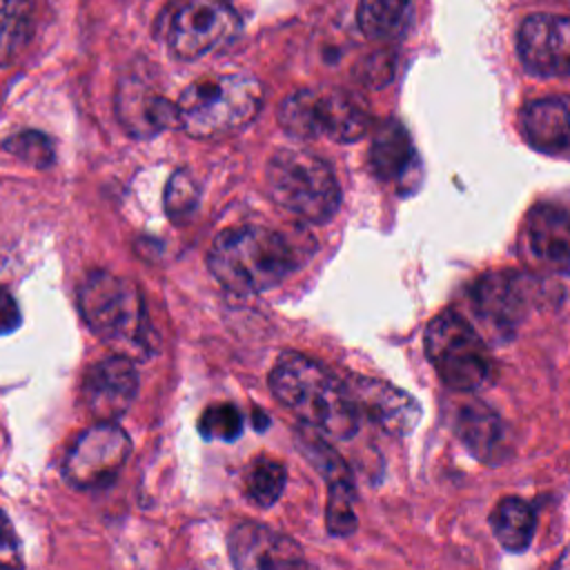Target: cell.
<instances>
[{
	"mask_svg": "<svg viewBox=\"0 0 570 570\" xmlns=\"http://www.w3.org/2000/svg\"><path fill=\"white\" fill-rule=\"evenodd\" d=\"M129 454V434L116 421H98L69 448L62 461V476L78 490H98L118 476Z\"/></svg>",
	"mask_w": 570,
	"mask_h": 570,
	"instance_id": "ba28073f",
	"label": "cell"
},
{
	"mask_svg": "<svg viewBox=\"0 0 570 570\" xmlns=\"http://www.w3.org/2000/svg\"><path fill=\"white\" fill-rule=\"evenodd\" d=\"M285 481H287V474L278 461L258 456L249 465L247 476H245L247 497L252 503H256L261 508H269L281 499V494L285 490Z\"/></svg>",
	"mask_w": 570,
	"mask_h": 570,
	"instance_id": "603a6c76",
	"label": "cell"
},
{
	"mask_svg": "<svg viewBox=\"0 0 570 570\" xmlns=\"http://www.w3.org/2000/svg\"><path fill=\"white\" fill-rule=\"evenodd\" d=\"M269 198L285 212L307 220L327 223L341 205V187L332 167L301 147L272 154L265 169Z\"/></svg>",
	"mask_w": 570,
	"mask_h": 570,
	"instance_id": "277c9868",
	"label": "cell"
},
{
	"mask_svg": "<svg viewBox=\"0 0 570 570\" xmlns=\"http://www.w3.org/2000/svg\"><path fill=\"white\" fill-rule=\"evenodd\" d=\"M456 434L468 452L488 465L501 463L510 452V439L501 416L481 401H472L459 410Z\"/></svg>",
	"mask_w": 570,
	"mask_h": 570,
	"instance_id": "e0dca14e",
	"label": "cell"
},
{
	"mask_svg": "<svg viewBox=\"0 0 570 570\" xmlns=\"http://www.w3.org/2000/svg\"><path fill=\"white\" fill-rule=\"evenodd\" d=\"M9 154H13L16 158L33 165V167H49L56 158V149L53 142L49 140V136H45L42 131L36 129H24L13 134L11 138L4 140L2 145Z\"/></svg>",
	"mask_w": 570,
	"mask_h": 570,
	"instance_id": "484cf974",
	"label": "cell"
},
{
	"mask_svg": "<svg viewBox=\"0 0 570 570\" xmlns=\"http://www.w3.org/2000/svg\"><path fill=\"white\" fill-rule=\"evenodd\" d=\"M227 550L236 570H307L298 543L263 523H238L229 532Z\"/></svg>",
	"mask_w": 570,
	"mask_h": 570,
	"instance_id": "7c38bea8",
	"label": "cell"
},
{
	"mask_svg": "<svg viewBox=\"0 0 570 570\" xmlns=\"http://www.w3.org/2000/svg\"><path fill=\"white\" fill-rule=\"evenodd\" d=\"M263 107V87L247 73H220L191 82L178 98V127L198 140L243 131Z\"/></svg>",
	"mask_w": 570,
	"mask_h": 570,
	"instance_id": "3957f363",
	"label": "cell"
},
{
	"mask_svg": "<svg viewBox=\"0 0 570 570\" xmlns=\"http://www.w3.org/2000/svg\"><path fill=\"white\" fill-rule=\"evenodd\" d=\"M298 445L309 456V461L318 468V472H323L327 481L338 476H350V470L343 463V459L323 439H314V434L305 432V434H298Z\"/></svg>",
	"mask_w": 570,
	"mask_h": 570,
	"instance_id": "83f0119b",
	"label": "cell"
},
{
	"mask_svg": "<svg viewBox=\"0 0 570 570\" xmlns=\"http://www.w3.org/2000/svg\"><path fill=\"white\" fill-rule=\"evenodd\" d=\"M327 508H325V525L334 537H350L356 530V512H354V488L352 476H338L327 481Z\"/></svg>",
	"mask_w": 570,
	"mask_h": 570,
	"instance_id": "cb8c5ba5",
	"label": "cell"
},
{
	"mask_svg": "<svg viewBox=\"0 0 570 570\" xmlns=\"http://www.w3.org/2000/svg\"><path fill=\"white\" fill-rule=\"evenodd\" d=\"M541 294L534 276L514 269L483 274L470 292L476 316L492 330L508 334L517 330Z\"/></svg>",
	"mask_w": 570,
	"mask_h": 570,
	"instance_id": "30bf717a",
	"label": "cell"
},
{
	"mask_svg": "<svg viewBox=\"0 0 570 570\" xmlns=\"http://www.w3.org/2000/svg\"><path fill=\"white\" fill-rule=\"evenodd\" d=\"M138 392V372L127 354H114L94 363L80 385V401L98 421L120 419Z\"/></svg>",
	"mask_w": 570,
	"mask_h": 570,
	"instance_id": "4fadbf2b",
	"label": "cell"
},
{
	"mask_svg": "<svg viewBox=\"0 0 570 570\" xmlns=\"http://www.w3.org/2000/svg\"><path fill=\"white\" fill-rule=\"evenodd\" d=\"M281 127L294 138L352 142L367 134L372 120L358 98L338 89H301L278 107Z\"/></svg>",
	"mask_w": 570,
	"mask_h": 570,
	"instance_id": "52a82bcc",
	"label": "cell"
},
{
	"mask_svg": "<svg viewBox=\"0 0 570 570\" xmlns=\"http://www.w3.org/2000/svg\"><path fill=\"white\" fill-rule=\"evenodd\" d=\"M22 548L9 517L0 510V570H22Z\"/></svg>",
	"mask_w": 570,
	"mask_h": 570,
	"instance_id": "f1b7e54d",
	"label": "cell"
},
{
	"mask_svg": "<svg viewBox=\"0 0 570 570\" xmlns=\"http://www.w3.org/2000/svg\"><path fill=\"white\" fill-rule=\"evenodd\" d=\"M517 51L534 76H566L570 67V20L566 16H528L517 33Z\"/></svg>",
	"mask_w": 570,
	"mask_h": 570,
	"instance_id": "5bb4252c",
	"label": "cell"
},
{
	"mask_svg": "<svg viewBox=\"0 0 570 570\" xmlns=\"http://www.w3.org/2000/svg\"><path fill=\"white\" fill-rule=\"evenodd\" d=\"M20 323H22V314L16 298L9 294L7 287L0 285V336L11 334L13 330L20 327Z\"/></svg>",
	"mask_w": 570,
	"mask_h": 570,
	"instance_id": "f546056e",
	"label": "cell"
},
{
	"mask_svg": "<svg viewBox=\"0 0 570 570\" xmlns=\"http://www.w3.org/2000/svg\"><path fill=\"white\" fill-rule=\"evenodd\" d=\"M370 165L381 180L396 183L403 191H412L410 180H419V156L405 127L399 120L387 118L374 131Z\"/></svg>",
	"mask_w": 570,
	"mask_h": 570,
	"instance_id": "2e32d148",
	"label": "cell"
},
{
	"mask_svg": "<svg viewBox=\"0 0 570 570\" xmlns=\"http://www.w3.org/2000/svg\"><path fill=\"white\" fill-rule=\"evenodd\" d=\"M198 205V189L196 183L187 171H176L165 189V209L171 220L183 223L187 220Z\"/></svg>",
	"mask_w": 570,
	"mask_h": 570,
	"instance_id": "4316f807",
	"label": "cell"
},
{
	"mask_svg": "<svg viewBox=\"0 0 570 570\" xmlns=\"http://www.w3.org/2000/svg\"><path fill=\"white\" fill-rule=\"evenodd\" d=\"M254 416H256V421H254V423H256V430H265V428L269 425V419H267L261 410H254Z\"/></svg>",
	"mask_w": 570,
	"mask_h": 570,
	"instance_id": "4dcf8cb0",
	"label": "cell"
},
{
	"mask_svg": "<svg viewBox=\"0 0 570 570\" xmlns=\"http://www.w3.org/2000/svg\"><path fill=\"white\" fill-rule=\"evenodd\" d=\"M356 18L370 40H390L407 27L410 0H361Z\"/></svg>",
	"mask_w": 570,
	"mask_h": 570,
	"instance_id": "44dd1931",
	"label": "cell"
},
{
	"mask_svg": "<svg viewBox=\"0 0 570 570\" xmlns=\"http://www.w3.org/2000/svg\"><path fill=\"white\" fill-rule=\"evenodd\" d=\"M490 528L508 552H523L534 534V510L519 497H505L494 505Z\"/></svg>",
	"mask_w": 570,
	"mask_h": 570,
	"instance_id": "ffe728a7",
	"label": "cell"
},
{
	"mask_svg": "<svg viewBox=\"0 0 570 570\" xmlns=\"http://www.w3.org/2000/svg\"><path fill=\"white\" fill-rule=\"evenodd\" d=\"M207 267L227 292L249 296L278 285L296 267V254L278 232L263 225H238L214 238Z\"/></svg>",
	"mask_w": 570,
	"mask_h": 570,
	"instance_id": "7a4b0ae2",
	"label": "cell"
},
{
	"mask_svg": "<svg viewBox=\"0 0 570 570\" xmlns=\"http://www.w3.org/2000/svg\"><path fill=\"white\" fill-rule=\"evenodd\" d=\"M198 432L207 441H234L243 432V414L232 403L209 405L198 419Z\"/></svg>",
	"mask_w": 570,
	"mask_h": 570,
	"instance_id": "d4e9b609",
	"label": "cell"
},
{
	"mask_svg": "<svg viewBox=\"0 0 570 570\" xmlns=\"http://www.w3.org/2000/svg\"><path fill=\"white\" fill-rule=\"evenodd\" d=\"M566 552H561V557H559V561H557V566L552 568V570H568V561H566Z\"/></svg>",
	"mask_w": 570,
	"mask_h": 570,
	"instance_id": "1f68e13d",
	"label": "cell"
},
{
	"mask_svg": "<svg viewBox=\"0 0 570 570\" xmlns=\"http://www.w3.org/2000/svg\"><path fill=\"white\" fill-rule=\"evenodd\" d=\"M528 238L537 258L568 267L570 258V220L561 205L543 203L532 209L528 220Z\"/></svg>",
	"mask_w": 570,
	"mask_h": 570,
	"instance_id": "d6986e66",
	"label": "cell"
},
{
	"mask_svg": "<svg viewBox=\"0 0 570 570\" xmlns=\"http://www.w3.org/2000/svg\"><path fill=\"white\" fill-rule=\"evenodd\" d=\"M358 416L370 419L383 432L403 436L421 421V405L401 387L372 376H350L343 383Z\"/></svg>",
	"mask_w": 570,
	"mask_h": 570,
	"instance_id": "8fae6325",
	"label": "cell"
},
{
	"mask_svg": "<svg viewBox=\"0 0 570 570\" xmlns=\"http://www.w3.org/2000/svg\"><path fill=\"white\" fill-rule=\"evenodd\" d=\"M425 354L443 385L476 392L492 376V356L476 330L456 312L443 309L425 327Z\"/></svg>",
	"mask_w": 570,
	"mask_h": 570,
	"instance_id": "8992f818",
	"label": "cell"
},
{
	"mask_svg": "<svg viewBox=\"0 0 570 570\" xmlns=\"http://www.w3.org/2000/svg\"><path fill=\"white\" fill-rule=\"evenodd\" d=\"M568 102L566 98H541L521 111V129L528 142L552 156L568 151Z\"/></svg>",
	"mask_w": 570,
	"mask_h": 570,
	"instance_id": "ac0fdd59",
	"label": "cell"
},
{
	"mask_svg": "<svg viewBox=\"0 0 570 570\" xmlns=\"http://www.w3.org/2000/svg\"><path fill=\"white\" fill-rule=\"evenodd\" d=\"M78 307L102 341L138 352L147 347L145 303L134 283L105 269L89 272L78 289Z\"/></svg>",
	"mask_w": 570,
	"mask_h": 570,
	"instance_id": "5b68a950",
	"label": "cell"
},
{
	"mask_svg": "<svg viewBox=\"0 0 570 570\" xmlns=\"http://www.w3.org/2000/svg\"><path fill=\"white\" fill-rule=\"evenodd\" d=\"M267 381L276 401L301 423L334 439L347 441L354 436L358 414L345 385L325 365L301 352H283Z\"/></svg>",
	"mask_w": 570,
	"mask_h": 570,
	"instance_id": "6da1fadb",
	"label": "cell"
},
{
	"mask_svg": "<svg viewBox=\"0 0 570 570\" xmlns=\"http://www.w3.org/2000/svg\"><path fill=\"white\" fill-rule=\"evenodd\" d=\"M116 116L134 138H151L163 129L178 127L176 102L156 94L138 76H127L116 89Z\"/></svg>",
	"mask_w": 570,
	"mask_h": 570,
	"instance_id": "9a60e30c",
	"label": "cell"
},
{
	"mask_svg": "<svg viewBox=\"0 0 570 570\" xmlns=\"http://www.w3.org/2000/svg\"><path fill=\"white\" fill-rule=\"evenodd\" d=\"M240 31L227 0H180L169 22V49L180 60H198L232 45Z\"/></svg>",
	"mask_w": 570,
	"mask_h": 570,
	"instance_id": "9c48e42d",
	"label": "cell"
},
{
	"mask_svg": "<svg viewBox=\"0 0 570 570\" xmlns=\"http://www.w3.org/2000/svg\"><path fill=\"white\" fill-rule=\"evenodd\" d=\"M33 0H0V67L18 60L31 31Z\"/></svg>",
	"mask_w": 570,
	"mask_h": 570,
	"instance_id": "7402d4cb",
	"label": "cell"
}]
</instances>
